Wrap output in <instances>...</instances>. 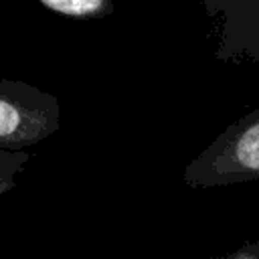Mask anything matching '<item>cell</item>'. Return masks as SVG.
Returning <instances> with one entry per match:
<instances>
[{
	"label": "cell",
	"instance_id": "5b68a950",
	"mask_svg": "<svg viewBox=\"0 0 259 259\" xmlns=\"http://www.w3.org/2000/svg\"><path fill=\"white\" fill-rule=\"evenodd\" d=\"M217 259H259V241L245 243L239 249H235L233 253L223 255V257H217Z\"/></svg>",
	"mask_w": 259,
	"mask_h": 259
},
{
	"label": "cell",
	"instance_id": "3957f363",
	"mask_svg": "<svg viewBox=\"0 0 259 259\" xmlns=\"http://www.w3.org/2000/svg\"><path fill=\"white\" fill-rule=\"evenodd\" d=\"M40 4L49 10L77 20L101 18L113 10V6L105 0H40Z\"/></svg>",
	"mask_w": 259,
	"mask_h": 259
},
{
	"label": "cell",
	"instance_id": "6da1fadb",
	"mask_svg": "<svg viewBox=\"0 0 259 259\" xmlns=\"http://www.w3.org/2000/svg\"><path fill=\"white\" fill-rule=\"evenodd\" d=\"M259 178V109L231 123L219 138L196 156L184 180L190 186L210 188Z\"/></svg>",
	"mask_w": 259,
	"mask_h": 259
},
{
	"label": "cell",
	"instance_id": "7a4b0ae2",
	"mask_svg": "<svg viewBox=\"0 0 259 259\" xmlns=\"http://www.w3.org/2000/svg\"><path fill=\"white\" fill-rule=\"evenodd\" d=\"M59 127V103L53 95L20 81L0 79V146L24 148Z\"/></svg>",
	"mask_w": 259,
	"mask_h": 259
},
{
	"label": "cell",
	"instance_id": "277c9868",
	"mask_svg": "<svg viewBox=\"0 0 259 259\" xmlns=\"http://www.w3.org/2000/svg\"><path fill=\"white\" fill-rule=\"evenodd\" d=\"M26 160H28V156L24 152L14 154V152L0 150V194L6 192L14 184V176Z\"/></svg>",
	"mask_w": 259,
	"mask_h": 259
}]
</instances>
